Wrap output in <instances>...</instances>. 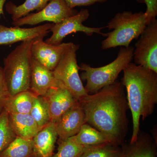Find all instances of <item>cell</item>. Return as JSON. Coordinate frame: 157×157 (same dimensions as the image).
<instances>
[{"label":"cell","mask_w":157,"mask_h":157,"mask_svg":"<svg viewBox=\"0 0 157 157\" xmlns=\"http://www.w3.org/2000/svg\"><path fill=\"white\" fill-rule=\"evenodd\" d=\"M79 48V45L72 42L52 71L57 80L78 101H81L88 94L78 72L79 67L77 64L76 52Z\"/></svg>","instance_id":"6"},{"label":"cell","mask_w":157,"mask_h":157,"mask_svg":"<svg viewBox=\"0 0 157 157\" xmlns=\"http://www.w3.org/2000/svg\"><path fill=\"white\" fill-rule=\"evenodd\" d=\"M121 82L127 91L132 112L133 132L130 143L137 141L140 118L144 121L152 114L157 103V73L131 62L123 70Z\"/></svg>","instance_id":"2"},{"label":"cell","mask_w":157,"mask_h":157,"mask_svg":"<svg viewBox=\"0 0 157 157\" xmlns=\"http://www.w3.org/2000/svg\"><path fill=\"white\" fill-rule=\"evenodd\" d=\"M0 157H36L33 139L16 137L1 153Z\"/></svg>","instance_id":"20"},{"label":"cell","mask_w":157,"mask_h":157,"mask_svg":"<svg viewBox=\"0 0 157 157\" xmlns=\"http://www.w3.org/2000/svg\"><path fill=\"white\" fill-rule=\"evenodd\" d=\"M7 0H0V19H1V15L4 14V6H5Z\"/></svg>","instance_id":"29"},{"label":"cell","mask_w":157,"mask_h":157,"mask_svg":"<svg viewBox=\"0 0 157 157\" xmlns=\"http://www.w3.org/2000/svg\"><path fill=\"white\" fill-rule=\"evenodd\" d=\"M50 0H25L21 5L17 6L11 2L6 3V11L11 15L12 21L26 16L34 11H41Z\"/></svg>","instance_id":"19"},{"label":"cell","mask_w":157,"mask_h":157,"mask_svg":"<svg viewBox=\"0 0 157 157\" xmlns=\"http://www.w3.org/2000/svg\"><path fill=\"white\" fill-rule=\"evenodd\" d=\"M34 39L21 42L3 59L4 74L10 95L30 89Z\"/></svg>","instance_id":"3"},{"label":"cell","mask_w":157,"mask_h":157,"mask_svg":"<svg viewBox=\"0 0 157 157\" xmlns=\"http://www.w3.org/2000/svg\"><path fill=\"white\" fill-rule=\"evenodd\" d=\"M63 86L57 80L53 72L32 57L30 90L36 96H44L52 87Z\"/></svg>","instance_id":"14"},{"label":"cell","mask_w":157,"mask_h":157,"mask_svg":"<svg viewBox=\"0 0 157 157\" xmlns=\"http://www.w3.org/2000/svg\"><path fill=\"white\" fill-rule=\"evenodd\" d=\"M36 96L30 90L21 92L6 100L4 109L9 113H29Z\"/></svg>","instance_id":"18"},{"label":"cell","mask_w":157,"mask_h":157,"mask_svg":"<svg viewBox=\"0 0 157 157\" xmlns=\"http://www.w3.org/2000/svg\"><path fill=\"white\" fill-rule=\"evenodd\" d=\"M78 101L86 123L104 134L109 143L123 144L128 129L129 107L121 82L117 80Z\"/></svg>","instance_id":"1"},{"label":"cell","mask_w":157,"mask_h":157,"mask_svg":"<svg viewBox=\"0 0 157 157\" xmlns=\"http://www.w3.org/2000/svg\"><path fill=\"white\" fill-rule=\"evenodd\" d=\"M29 113L40 130L51 122L48 103L44 96H36Z\"/></svg>","instance_id":"23"},{"label":"cell","mask_w":157,"mask_h":157,"mask_svg":"<svg viewBox=\"0 0 157 157\" xmlns=\"http://www.w3.org/2000/svg\"><path fill=\"white\" fill-rule=\"evenodd\" d=\"M147 6L146 11L144 12L147 25L156 19L157 15V0H144Z\"/></svg>","instance_id":"27"},{"label":"cell","mask_w":157,"mask_h":157,"mask_svg":"<svg viewBox=\"0 0 157 157\" xmlns=\"http://www.w3.org/2000/svg\"><path fill=\"white\" fill-rule=\"evenodd\" d=\"M133 59L135 64L157 73V20L147 25L138 38Z\"/></svg>","instance_id":"8"},{"label":"cell","mask_w":157,"mask_h":157,"mask_svg":"<svg viewBox=\"0 0 157 157\" xmlns=\"http://www.w3.org/2000/svg\"><path fill=\"white\" fill-rule=\"evenodd\" d=\"M147 25L144 12L124 11L115 14L105 27L113 30L102 41L103 50L118 46L128 48L134 39L139 38Z\"/></svg>","instance_id":"4"},{"label":"cell","mask_w":157,"mask_h":157,"mask_svg":"<svg viewBox=\"0 0 157 157\" xmlns=\"http://www.w3.org/2000/svg\"><path fill=\"white\" fill-rule=\"evenodd\" d=\"M59 140H64L78 134L86 123L83 109L79 101L65 112L54 122Z\"/></svg>","instance_id":"12"},{"label":"cell","mask_w":157,"mask_h":157,"mask_svg":"<svg viewBox=\"0 0 157 157\" xmlns=\"http://www.w3.org/2000/svg\"><path fill=\"white\" fill-rule=\"evenodd\" d=\"M78 12L76 9L70 8L65 0H50L41 11L36 13H30L26 16L13 21L12 24L15 27L37 25L45 21L57 24Z\"/></svg>","instance_id":"9"},{"label":"cell","mask_w":157,"mask_h":157,"mask_svg":"<svg viewBox=\"0 0 157 157\" xmlns=\"http://www.w3.org/2000/svg\"><path fill=\"white\" fill-rule=\"evenodd\" d=\"M58 137L55 123L50 122L42 128L33 139L36 157H51Z\"/></svg>","instance_id":"15"},{"label":"cell","mask_w":157,"mask_h":157,"mask_svg":"<svg viewBox=\"0 0 157 157\" xmlns=\"http://www.w3.org/2000/svg\"><path fill=\"white\" fill-rule=\"evenodd\" d=\"M157 144L149 135L139 132L137 141L123 147L121 157H157Z\"/></svg>","instance_id":"16"},{"label":"cell","mask_w":157,"mask_h":157,"mask_svg":"<svg viewBox=\"0 0 157 157\" xmlns=\"http://www.w3.org/2000/svg\"><path fill=\"white\" fill-rule=\"evenodd\" d=\"M89 16L88 9H82L75 15L67 17L58 23L54 24L50 30L52 34L45 42L52 45H59L67 36L77 32L84 33L88 36L96 33L106 37L107 34L101 32L105 27H90L83 25V22L87 20Z\"/></svg>","instance_id":"7"},{"label":"cell","mask_w":157,"mask_h":157,"mask_svg":"<svg viewBox=\"0 0 157 157\" xmlns=\"http://www.w3.org/2000/svg\"><path fill=\"white\" fill-rule=\"evenodd\" d=\"M7 86L3 67L0 65V113L4 108L6 100L10 97Z\"/></svg>","instance_id":"26"},{"label":"cell","mask_w":157,"mask_h":157,"mask_svg":"<svg viewBox=\"0 0 157 157\" xmlns=\"http://www.w3.org/2000/svg\"><path fill=\"white\" fill-rule=\"evenodd\" d=\"M107 0H65L68 6L71 9L76 7L91 6L96 3L106 2Z\"/></svg>","instance_id":"28"},{"label":"cell","mask_w":157,"mask_h":157,"mask_svg":"<svg viewBox=\"0 0 157 157\" xmlns=\"http://www.w3.org/2000/svg\"><path fill=\"white\" fill-rule=\"evenodd\" d=\"M9 115L11 126L17 137L33 139L40 130L30 113H9Z\"/></svg>","instance_id":"17"},{"label":"cell","mask_w":157,"mask_h":157,"mask_svg":"<svg viewBox=\"0 0 157 157\" xmlns=\"http://www.w3.org/2000/svg\"><path fill=\"white\" fill-rule=\"evenodd\" d=\"M43 39H34L31 47L32 57L48 70L53 71L72 42L52 45L46 43Z\"/></svg>","instance_id":"10"},{"label":"cell","mask_w":157,"mask_h":157,"mask_svg":"<svg viewBox=\"0 0 157 157\" xmlns=\"http://www.w3.org/2000/svg\"><path fill=\"white\" fill-rule=\"evenodd\" d=\"M87 147L77 143L74 136H73L65 140H59L57 152L51 157H81Z\"/></svg>","instance_id":"24"},{"label":"cell","mask_w":157,"mask_h":157,"mask_svg":"<svg viewBox=\"0 0 157 157\" xmlns=\"http://www.w3.org/2000/svg\"><path fill=\"white\" fill-rule=\"evenodd\" d=\"M74 138L77 143L86 147L109 143L104 134L87 123L82 126L78 134L74 136Z\"/></svg>","instance_id":"21"},{"label":"cell","mask_w":157,"mask_h":157,"mask_svg":"<svg viewBox=\"0 0 157 157\" xmlns=\"http://www.w3.org/2000/svg\"><path fill=\"white\" fill-rule=\"evenodd\" d=\"M16 137L10 124L9 113L3 108L0 113V154Z\"/></svg>","instance_id":"25"},{"label":"cell","mask_w":157,"mask_h":157,"mask_svg":"<svg viewBox=\"0 0 157 157\" xmlns=\"http://www.w3.org/2000/svg\"><path fill=\"white\" fill-rule=\"evenodd\" d=\"M44 97L48 103L50 121L54 123L78 101L63 86L52 88Z\"/></svg>","instance_id":"13"},{"label":"cell","mask_w":157,"mask_h":157,"mask_svg":"<svg viewBox=\"0 0 157 157\" xmlns=\"http://www.w3.org/2000/svg\"><path fill=\"white\" fill-rule=\"evenodd\" d=\"M53 23H46L33 28L8 27L0 25V45H10L30 39L44 38L50 33Z\"/></svg>","instance_id":"11"},{"label":"cell","mask_w":157,"mask_h":157,"mask_svg":"<svg viewBox=\"0 0 157 157\" xmlns=\"http://www.w3.org/2000/svg\"><path fill=\"white\" fill-rule=\"evenodd\" d=\"M134 51L132 46L121 47L114 61L100 67H92L87 64L81 63L79 70L82 72L80 76L81 80L86 81L84 86L86 93L88 94H95L116 81L120 73L132 62Z\"/></svg>","instance_id":"5"},{"label":"cell","mask_w":157,"mask_h":157,"mask_svg":"<svg viewBox=\"0 0 157 157\" xmlns=\"http://www.w3.org/2000/svg\"><path fill=\"white\" fill-rule=\"evenodd\" d=\"M123 148L109 142L88 146L81 157H121Z\"/></svg>","instance_id":"22"}]
</instances>
